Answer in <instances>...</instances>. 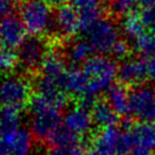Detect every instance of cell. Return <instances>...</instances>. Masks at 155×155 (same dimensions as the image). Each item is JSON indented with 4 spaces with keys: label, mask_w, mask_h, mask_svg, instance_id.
<instances>
[{
    "label": "cell",
    "mask_w": 155,
    "mask_h": 155,
    "mask_svg": "<svg viewBox=\"0 0 155 155\" xmlns=\"http://www.w3.org/2000/svg\"><path fill=\"white\" fill-rule=\"evenodd\" d=\"M63 105L37 94L30 101V131L39 140H50L61 128Z\"/></svg>",
    "instance_id": "1"
},
{
    "label": "cell",
    "mask_w": 155,
    "mask_h": 155,
    "mask_svg": "<svg viewBox=\"0 0 155 155\" xmlns=\"http://www.w3.org/2000/svg\"><path fill=\"white\" fill-rule=\"evenodd\" d=\"M117 64L114 58L106 55H94L82 65V72L87 79V96L82 105L88 106L96 97L113 86L117 78Z\"/></svg>",
    "instance_id": "2"
},
{
    "label": "cell",
    "mask_w": 155,
    "mask_h": 155,
    "mask_svg": "<svg viewBox=\"0 0 155 155\" xmlns=\"http://www.w3.org/2000/svg\"><path fill=\"white\" fill-rule=\"evenodd\" d=\"M18 13L26 32L32 37H42L55 29V12L48 0H23Z\"/></svg>",
    "instance_id": "3"
},
{
    "label": "cell",
    "mask_w": 155,
    "mask_h": 155,
    "mask_svg": "<svg viewBox=\"0 0 155 155\" xmlns=\"http://www.w3.org/2000/svg\"><path fill=\"white\" fill-rule=\"evenodd\" d=\"M86 40L98 55L111 54L120 40L121 28L110 17H102L84 32Z\"/></svg>",
    "instance_id": "4"
},
{
    "label": "cell",
    "mask_w": 155,
    "mask_h": 155,
    "mask_svg": "<svg viewBox=\"0 0 155 155\" xmlns=\"http://www.w3.org/2000/svg\"><path fill=\"white\" fill-rule=\"evenodd\" d=\"M31 101L29 81L18 75H7L0 80V105L21 110Z\"/></svg>",
    "instance_id": "5"
},
{
    "label": "cell",
    "mask_w": 155,
    "mask_h": 155,
    "mask_svg": "<svg viewBox=\"0 0 155 155\" xmlns=\"http://www.w3.org/2000/svg\"><path fill=\"white\" fill-rule=\"evenodd\" d=\"M124 153L131 155H150L155 150V129L150 124L135 126L123 132Z\"/></svg>",
    "instance_id": "6"
},
{
    "label": "cell",
    "mask_w": 155,
    "mask_h": 155,
    "mask_svg": "<svg viewBox=\"0 0 155 155\" xmlns=\"http://www.w3.org/2000/svg\"><path fill=\"white\" fill-rule=\"evenodd\" d=\"M129 113L144 122L155 121V90L150 86H138L130 92Z\"/></svg>",
    "instance_id": "7"
},
{
    "label": "cell",
    "mask_w": 155,
    "mask_h": 155,
    "mask_svg": "<svg viewBox=\"0 0 155 155\" xmlns=\"http://www.w3.org/2000/svg\"><path fill=\"white\" fill-rule=\"evenodd\" d=\"M47 53V45L42 37H28L17 50L18 65L25 71H35L41 68Z\"/></svg>",
    "instance_id": "8"
},
{
    "label": "cell",
    "mask_w": 155,
    "mask_h": 155,
    "mask_svg": "<svg viewBox=\"0 0 155 155\" xmlns=\"http://www.w3.org/2000/svg\"><path fill=\"white\" fill-rule=\"evenodd\" d=\"M26 30L24 24L15 14H8L0 18V46L15 50L26 40Z\"/></svg>",
    "instance_id": "9"
},
{
    "label": "cell",
    "mask_w": 155,
    "mask_h": 155,
    "mask_svg": "<svg viewBox=\"0 0 155 155\" xmlns=\"http://www.w3.org/2000/svg\"><path fill=\"white\" fill-rule=\"evenodd\" d=\"M62 123L65 130L79 138L90 134L94 126V119L87 106L81 104L68 108L63 115Z\"/></svg>",
    "instance_id": "10"
},
{
    "label": "cell",
    "mask_w": 155,
    "mask_h": 155,
    "mask_svg": "<svg viewBox=\"0 0 155 155\" xmlns=\"http://www.w3.org/2000/svg\"><path fill=\"white\" fill-rule=\"evenodd\" d=\"M1 132L8 155H30L34 150L33 135L24 127H15Z\"/></svg>",
    "instance_id": "11"
},
{
    "label": "cell",
    "mask_w": 155,
    "mask_h": 155,
    "mask_svg": "<svg viewBox=\"0 0 155 155\" xmlns=\"http://www.w3.org/2000/svg\"><path fill=\"white\" fill-rule=\"evenodd\" d=\"M96 155H117L124 153V136L115 127L102 129L92 139Z\"/></svg>",
    "instance_id": "12"
},
{
    "label": "cell",
    "mask_w": 155,
    "mask_h": 155,
    "mask_svg": "<svg viewBox=\"0 0 155 155\" xmlns=\"http://www.w3.org/2000/svg\"><path fill=\"white\" fill-rule=\"evenodd\" d=\"M54 28L63 37H73L81 31L80 14L72 4H65L56 8L54 15Z\"/></svg>",
    "instance_id": "13"
},
{
    "label": "cell",
    "mask_w": 155,
    "mask_h": 155,
    "mask_svg": "<svg viewBox=\"0 0 155 155\" xmlns=\"http://www.w3.org/2000/svg\"><path fill=\"white\" fill-rule=\"evenodd\" d=\"M147 78L146 62L140 58L124 59L117 68V79L123 86L139 84Z\"/></svg>",
    "instance_id": "14"
},
{
    "label": "cell",
    "mask_w": 155,
    "mask_h": 155,
    "mask_svg": "<svg viewBox=\"0 0 155 155\" xmlns=\"http://www.w3.org/2000/svg\"><path fill=\"white\" fill-rule=\"evenodd\" d=\"M49 143V155H77L79 152H81L78 137L65 130L64 128H61L50 138Z\"/></svg>",
    "instance_id": "15"
},
{
    "label": "cell",
    "mask_w": 155,
    "mask_h": 155,
    "mask_svg": "<svg viewBox=\"0 0 155 155\" xmlns=\"http://www.w3.org/2000/svg\"><path fill=\"white\" fill-rule=\"evenodd\" d=\"M81 19V31L86 32L102 16V0H71Z\"/></svg>",
    "instance_id": "16"
},
{
    "label": "cell",
    "mask_w": 155,
    "mask_h": 155,
    "mask_svg": "<svg viewBox=\"0 0 155 155\" xmlns=\"http://www.w3.org/2000/svg\"><path fill=\"white\" fill-rule=\"evenodd\" d=\"M68 70L65 57L57 50H49L40 68L41 75L62 81L63 83Z\"/></svg>",
    "instance_id": "17"
},
{
    "label": "cell",
    "mask_w": 155,
    "mask_h": 155,
    "mask_svg": "<svg viewBox=\"0 0 155 155\" xmlns=\"http://www.w3.org/2000/svg\"><path fill=\"white\" fill-rule=\"evenodd\" d=\"M65 91L81 99V103L87 96V79L82 72V68H70L64 79Z\"/></svg>",
    "instance_id": "18"
},
{
    "label": "cell",
    "mask_w": 155,
    "mask_h": 155,
    "mask_svg": "<svg viewBox=\"0 0 155 155\" xmlns=\"http://www.w3.org/2000/svg\"><path fill=\"white\" fill-rule=\"evenodd\" d=\"M91 115L94 123L102 127L103 129L112 128L117 123V114L107 102H96L92 106Z\"/></svg>",
    "instance_id": "19"
},
{
    "label": "cell",
    "mask_w": 155,
    "mask_h": 155,
    "mask_svg": "<svg viewBox=\"0 0 155 155\" xmlns=\"http://www.w3.org/2000/svg\"><path fill=\"white\" fill-rule=\"evenodd\" d=\"M91 46L86 39H77L72 41L66 48L65 56L72 64H84L92 56Z\"/></svg>",
    "instance_id": "20"
},
{
    "label": "cell",
    "mask_w": 155,
    "mask_h": 155,
    "mask_svg": "<svg viewBox=\"0 0 155 155\" xmlns=\"http://www.w3.org/2000/svg\"><path fill=\"white\" fill-rule=\"evenodd\" d=\"M129 97L130 94L123 84H113L107 90V103L117 115L129 112Z\"/></svg>",
    "instance_id": "21"
},
{
    "label": "cell",
    "mask_w": 155,
    "mask_h": 155,
    "mask_svg": "<svg viewBox=\"0 0 155 155\" xmlns=\"http://www.w3.org/2000/svg\"><path fill=\"white\" fill-rule=\"evenodd\" d=\"M146 26L140 17V14L130 13L126 15L121 23V32L128 39L136 41L137 39L141 37L146 32Z\"/></svg>",
    "instance_id": "22"
},
{
    "label": "cell",
    "mask_w": 155,
    "mask_h": 155,
    "mask_svg": "<svg viewBox=\"0 0 155 155\" xmlns=\"http://www.w3.org/2000/svg\"><path fill=\"white\" fill-rule=\"evenodd\" d=\"M137 53L146 58H150L155 56V32L146 31L141 37L134 41Z\"/></svg>",
    "instance_id": "23"
},
{
    "label": "cell",
    "mask_w": 155,
    "mask_h": 155,
    "mask_svg": "<svg viewBox=\"0 0 155 155\" xmlns=\"http://www.w3.org/2000/svg\"><path fill=\"white\" fill-rule=\"evenodd\" d=\"M21 110L14 107L0 108V130H7L21 126Z\"/></svg>",
    "instance_id": "24"
},
{
    "label": "cell",
    "mask_w": 155,
    "mask_h": 155,
    "mask_svg": "<svg viewBox=\"0 0 155 155\" xmlns=\"http://www.w3.org/2000/svg\"><path fill=\"white\" fill-rule=\"evenodd\" d=\"M18 65V56L14 50L0 46V73H9Z\"/></svg>",
    "instance_id": "25"
},
{
    "label": "cell",
    "mask_w": 155,
    "mask_h": 155,
    "mask_svg": "<svg viewBox=\"0 0 155 155\" xmlns=\"http://www.w3.org/2000/svg\"><path fill=\"white\" fill-rule=\"evenodd\" d=\"M112 12L119 15H128L138 5V0H107Z\"/></svg>",
    "instance_id": "26"
},
{
    "label": "cell",
    "mask_w": 155,
    "mask_h": 155,
    "mask_svg": "<svg viewBox=\"0 0 155 155\" xmlns=\"http://www.w3.org/2000/svg\"><path fill=\"white\" fill-rule=\"evenodd\" d=\"M140 17L148 31L155 32V4L144 7L140 13Z\"/></svg>",
    "instance_id": "27"
},
{
    "label": "cell",
    "mask_w": 155,
    "mask_h": 155,
    "mask_svg": "<svg viewBox=\"0 0 155 155\" xmlns=\"http://www.w3.org/2000/svg\"><path fill=\"white\" fill-rule=\"evenodd\" d=\"M129 51H130V47L127 41L124 40H120L117 44L114 46V48L112 50V55L113 57L119 58V59H127V56L129 55Z\"/></svg>",
    "instance_id": "28"
},
{
    "label": "cell",
    "mask_w": 155,
    "mask_h": 155,
    "mask_svg": "<svg viewBox=\"0 0 155 155\" xmlns=\"http://www.w3.org/2000/svg\"><path fill=\"white\" fill-rule=\"evenodd\" d=\"M146 70H147V78L155 81V56L147 58L146 61Z\"/></svg>",
    "instance_id": "29"
},
{
    "label": "cell",
    "mask_w": 155,
    "mask_h": 155,
    "mask_svg": "<svg viewBox=\"0 0 155 155\" xmlns=\"http://www.w3.org/2000/svg\"><path fill=\"white\" fill-rule=\"evenodd\" d=\"M10 7L12 5L9 0H0V18L10 14Z\"/></svg>",
    "instance_id": "30"
},
{
    "label": "cell",
    "mask_w": 155,
    "mask_h": 155,
    "mask_svg": "<svg viewBox=\"0 0 155 155\" xmlns=\"http://www.w3.org/2000/svg\"><path fill=\"white\" fill-rule=\"evenodd\" d=\"M7 152H6V147H5V143H4V138H2V132L0 130V155H6Z\"/></svg>",
    "instance_id": "31"
},
{
    "label": "cell",
    "mask_w": 155,
    "mask_h": 155,
    "mask_svg": "<svg viewBox=\"0 0 155 155\" xmlns=\"http://www.w3.org/2000/svg\"><path fill=\"white\" fill-rule=\"evenodd\" d=\"M30 155H49V153H47V152L45 150H42V148L38 147V148H34Z\"/></svg>",
    "instance_id": "32"
},
{
    "label": "cell",
    "mask_w": 155,
    "mask_h": 155,
    "mask_svg": "<svg viewBox=\"0 0 155 155\" xmlns=\"http://www.w3.org/2000/svg\"><path fill=\"white\" fill-rule=\"evenodd\" d=\"M51 5H56V6H62L65 5L68 0H48Z\"/></svg>",
    "instance_id": "33"
},
{
    "label": "cell",
    "mask_w": 155,
    "mask_h": 155,
    "mask_svg": "<svg viewBox=\"0 0 155 155\" xmlns=\"http://www.w3.org/2000/svg\"><path fill=\"white\" fill-rule=\"evenodd\" d=\"M77 155H96V154H91V153H86V152H82V150H81V152H79V153H78Z\"/></svg>",
    "instance_id": "34"
},
{
    "label": "cell",
    "mask_w": 155,
    "mask_h": 155,
    "mask_svg": "<svg viewBox=\"0 0 155 155\" xmlns=\"http://www.w3.org/2000/svg\"><path fill=\"white\" fill-rule=\"evenodd\" d=\"M117 155H128L127 153H120V154H117Z\"/></svg>",
    "instance_id": "35"
},
{
    "label": "cell",
    "mask_w": 155,
    "mask_h": 155,
    "mask_svg": "<svg viewBox=\"0 0 155 155\" xmlns=\"http://www.w3.org/2000/svg\"><path fill=\"white\" fill-rule=\"evenodd\" d=\"M10 2H13V1H19V0H9Z\"/></svg>",
    "instance_id": "36"
},
{
    "label": "cell",
    "mask_w": 155,
    "mask_h": 155,
    "mask_svg": "<svg viewBox=\"0 0 155 155\" xmlns=\"http://www.w3.org/2000/svg\"><path fill=\"white\" fill-rule=\"evenodd\" d=\"M153 127H154V129H155V121H154V126H153Z\"/></svg>",
    "instance_id": "37"
}]
</instances>
